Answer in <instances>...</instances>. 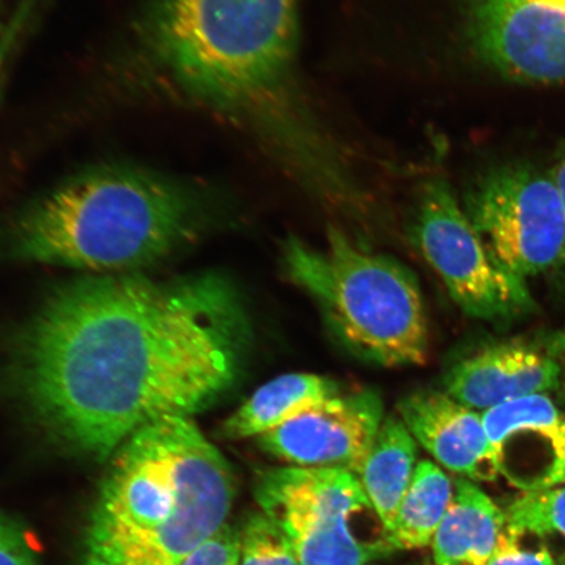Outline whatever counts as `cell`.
Segmentation results:
<instances>
[{
  "instance_id": "cell-1",
  "label": "cell",
  "mask_w": 565,
  "mask_h": 565,
  "mask_svg": "<svg viewBox=\"0 0 565 565\" xmlns=\"http://www.w3.org/2000/svg\"><path fill=\"white\" fill-rule=\"evenodd\" d=\"M250 339L242 295L222 275L87 278L28 324L18 385L55 440L103 461L146 424L214 405L242 376Z\"/></svg>"
},
{
  "instance_id": "cell-2",
  "label": "cell",
  "mask_w": 565,
  "mask_h": 565,
  "mask_svg": "<svg viewBox=\"0 0 565 565\" xmlns=\"http://www.w3.org/2000/svg\"><path fill=\"white\" fill-rule=\"evenodd\" d=\"M236 478L192 416L146 424L113 456L79 565H180L227 524Z\"/></svg>"
},
{
  "instance_id": "cell-3",
  "label": "cell",
  "mask_w": 565,
  "mask_h": 565,
  "mask_svg": "<svg viewBox=\"0 0 565 565\" xmlns=\"http://www.w3.org/2000/svg\"><path fill=\"white\" fill-rule=\"evenodd\" d=\"M196 189L157 169L115 162L63 181L21 212L11 242L21 257L122 271L167 256L200 224Z\"/></svg>"
},
{
  "instance_id": "cell-4",
  "label": "cell",
  "mask_w": 565,
  "mask_h": 565,
  "mask_svg": "<svg viewBox=\"0 0 565 565\" xmlns=\"http://www.w3.org/2000/svg\"><path fill=\"white\" fill-rule=\"evenodd\" d=\"M299 0H154L145 21L148 58L194 100L263 108L291 71Z\"/></svg>"
},
{
  "instance_id": "cell-5",
  "label": "cell",
  "mask_w": 565,
  "mask_h": 565,
  "mask_svg": "<svg viewBox=\"0 0 565 565\" xmlns=\"http://www.w3.org/2000/svg\"><path fill=\"white\" fill-rule=\"evenodd\" d=\"M282 265L356 356L383 366L426 363V308L418 281L404 265L362 249L337 230L329 232L324 247L288 238Z\"/></svg>"
},
{
  "instance_id": "cell-6",
  "label": "cell",
  "mask_w": 565,
  "mask_h": 565,
  "mask_svg": "<svg viewBox=\"0 0 565 565\" xmlns=\"http://www.w3.org/2000/svg\"><path fill=\"white\" fill-rule=\"evenodd\" d=\"M254 498L286 534L301 565H369L392 554L386 541L359 534L376 514L362 480L349 470L279 466L258 471Z\"/></svg>"
},
{
  "instance_id": "cell-7",
  "label": "cell",
  "mask_w": 565,
  "mask_h": 565,
  "mask_svg": "<svg viewBox=\"0 0 565 565\" xmlns=\"http://www.w3.org/2000/svg\"><path fill=\"white\" fill-rule=\"evenodd\" d=\"M490 256L521 280L565 268V211L550 171L526 162L492 168L466 196Z\"/></svg>"
},
{
  "instance_id": "cell-8",
  "label": "cell",
  "mask_w": 565,
  "mask_h": 565,
  "mask_svg": "<svg viewBox=\"0 0 565 565\" xmlns=\"http://www.w3.org/2000/svg\"><path fill=\"white\" fill-rule=\"evenodd\" d=\"M412 236L466 315L501 323L533 312L526 281L494 263L447 182L430 181L424 189Z\"/></svg>"
},
{
  "instance_id": "cell-9",
  "label": "cell",
  "mask_w": 565,
  "mask_h": 565,
  "mask_svg": "<svg viewBox=\"0 0 565 565\" xmlns=\"http://www.w3.org/2000/svg\"><path fill=\"white\" fill-rule=\"evenodd\" d=\"M472 44L501 76L565 84V0H468Z\"/></svg>"
},
{
  "instance_id": "cell-10",
  "label": "cell",
  "mask_w": 565,
  "mask_h": 565,
  "mask_svg": "<svg viewBox=\"0 0 565 565\" xmlns=\"http://www.w3.org/2000/svg\"><path fill=\"white\" fill-rule=\"evenodd\" d=\"M383 422L376 392L338 394L256 440L265 454L288 465L343 469L360 477Z\"/></svg>"
},
{
  "instance_id": "cell-11",
  "label": "cell",
  "mask_w": 565,
  "mask_h": 565,
  "mask_svg": "<svg viewBox=\"0 0 565 565\" xmlns=\"http://www.w3.org/2000/svg\"><path fill=\"white\" fill-rule=\"evenodd\" d=\"M499 475L524 492L565 486V409L550 394L482 413Z\"/></svg>"
},
{
  "instance_id": "cell-12",
  "label": "cell",
  "mask_w": 565,
  "mask_h": 565,
  "mask_svg": "<svg viewBox=\"0 0 565 565\" xmlns=\"http://www.w3.org/2000/svg\"><path fill=\"white\" fill-rule=\"evenodd\" d=\"M557 344L519 338L484 345L451 366L444 392L479 413L557 392L565 377Z\"/></svg>"
},
{
  "instance_id": "cell-13",
  "label": "cell",
  "mask_w": 565,
  "mask_h": 565,
  "mask_svg": "<svg viewBox=\"0 0 565 565\" xmlns=\"http://www.w3.org/2000/svg\"><path fill=\"white\" fill-rule=\"evenodd\" d=\"M398 416L445 469L472 482H492L500 476L482 413L445 392L418 391L399 402Z\"/></svg>"
},
{
  "instance_id": "cell-14",
  "label": "cell",
  "mask_w": 565,
  "mask_h": 565,
  "mask_svg": "<svg viewBox=\"0 0 565 565\" xmlns=\"http://www.w3.org/2000/svg\"><path fill=\"white\" fill-rule=\"evenodd\" d=\"M505 525V513L489 494L470 479H456L454 498L430 543L435 565H486Z\"/></svg>"
},
{
  "instance_id": "cell-15",
  "label": "cell",
  "mask_w": 565,
  "mask_h": 565,
  "mask_svg": "<svg viewBox=\"0 0 565 565\" xmlns=\"http://www.w3.org/2000/svg\"><path fill=\"white\" fill-rule=\"evenodd\" d=\"M339 394L333 380L312 373H289L268 381L223 423L225 439H257L307 409Z\"/></svg>"
},
{
  "instance_id": "cell-16",
  "label": "cell",
  "mask_w": 565,
  "mask_h": 565,
  "mask_svg": "<svg viewBox=\"0 0 565 565\" xmlns=\"http://www.w3.org/2000/svg\"><path fill=\"white\" fill-rule=\"evenodd\" d=\"M416 465V440L399 416H387L360 475L366 497L383 522L387 536L412 483Z\"/></svg>"
},
{
  "instance_id": "cell-17",
  "label": "cell",
  "mask_w": 565,
  "mask_h": 565,
  "mask_svg": "<svg viewBox=\"0 0 565 565\" xmlns=\"http://www.w3.org/2000/svg\"><path fill=\"white\" fill-rule=\"evenodd\" d=\"M454 492L455 483L439 466L427 459L416 465L412 483L388 533L393 547L414 550L430 545Z\"/></svg>"
},
{
  "instance_id": "cell-18",
  "label": "cell",
  "mask_w": 565,
  "mask_h": 565,
  "mask_svg": "<svg viewBox=\"0 0 565 565\" xmlns=\"http://www.w3.org/2000/svg\"><path fill=\"white\" fill-rule=\"evenodd\" d=\"M507 526L565 548V486L524 492L507 508ZM565 564V563H564Z\"/></svg>"
},
{
  "instance_id": "cell-19",
  "label": "cell",
  "mask_w": 565,
  "mask_h": 565,
  "mask_svg": "<svg viewBox=\"0 0 565 565\" xmlns=\"http://www.w3.org/2000/svg\"><path fill=\"white\" fill-rule=\"evenodd\" d=\"M238 565H301L285 533L265 513H254L239 532Z\"/></svg>"
},
{
  "instance_id": "cell-20",
  "label": "cell",
  "mask_w": 565,
  "mask_h": 565,
  "mask_svg": "<svg viewBox=\"0 0 565 565\" xmlns=\"http://www.w3.org/2000/svg\"><path fill=\"white\" fill-rule=\"evenodd\" d=\"M486 565H557L555 556L541 540L515 532L505 525L490 561Z\"/></svg>"
},
{
  "instance_id": "cell-21",
  "label": "cell",
  "mask_w": 565,
  "mask_h": 565,
  "mask_svg": "<svg viewBox=\"0 0 565 565\" xmlns=\"http://www.w3.org/2000/svg\"><path fill=\"white\" fill-rule=\"evenodd\" d=\"M0 565H40L33 536L11 514L0 511Z\"/></svg>"
},
{
  "instance_id": "cell-22",
  "label": "cell",
  "mask_w": 565,
  "mask_h": 565,
  "mask_svg": "<svg viewBox=\"0 0 565 565\" xmlns=\"http://www.w3.org/2000/svg\"><path fill=\"white\" fill-rule=\"evenodd\" d=\"M239 533L225 524L180 565H238Z\"/></svg>"
},
{
  "instance_id": "cell-23",
  "label": "cell",
  "mask_w": 565,
  "mask_h": 565,
  "mask_svg": "<svg viewBox=\"0 0 565 565\" xmlns=\"http://www.w3.org/2000/svg\"><path fill=\"white\" fill-rule=\"evenodd\" d=\"M550 173L551 177H553L557 192L561 194L565 211V145L561 148L559 152H557L555 166L551 168ZM563 273L565 274V268Z\"/></svg>"
},
{
  "instance_id": "cell-24",
  "label": "cell",
  "mask_w": 565,
  "mask_h": 565,
  "mask_svg": "<svg viewBox=\"0 0 565 565\" xmlns=\"http://www.w3.org/2000/svg\"><path fill=\"white\" fill-rule=\"evenodd\" d=\"M557 394H559V398H561L562 405L565 408V377L562 381V385L559 387V391H557Z\"/></svg>"
},
{
  "instance_id": "cell-25",
  "label": "cell",
  "mask_w": 565,
  "mask_h": 565,
  "mask_svg": "<svg viewBox=\"0 0 565 565\" xmlns=\"http://www.w3.org/2000/svg\"><path fill=\"white\" fill-rule=\"evenodd\" d=\"M563 565H565V564H563Z\"/></svg>"
}]
</instances>
